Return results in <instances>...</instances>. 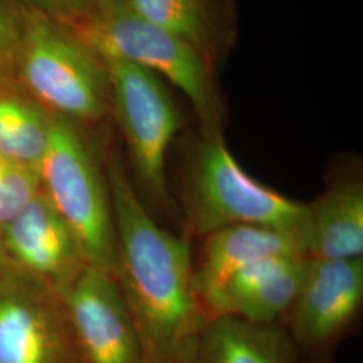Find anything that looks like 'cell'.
Wrapping results in <instances>:
<instances>
[{
	"label": "cell",
	"mask_w": 363,
	"mask_h": 363,
	"mask_svg": "<svg viewBox=\"0 0 363 363\" xmlns=\"http://www.w3.org/2000/svg\"><path fill=\"white\" fill-rule=\"evenodd\" d=\"M21 16L7 0H0V77L13 76L21 46Z\"/></svg>",
	"instance_id": "obj_19"
},
{
	"label": "cell",
	"mask_w": 363,
	"mask_h": 363,
	"mask_svg": "<svg viewBox=\"0 0 363 363\" xmlns=\"http://www.w3.org/2000/svg\"><path fill=\"white\" fill-rule=\"evenodd\" d=\"M147 21L193 48L214 70L233 43L229 0H130Z\"/></svg>",
	"instance_id": "obj_14"
},
{
	"label": "cell",
	"mask_w": 363,
	"mask_h": 363,
	"mask_svg": "<svg viewBox=\"0 0 363 363\" xmlns=\"http://www.w3.org/2000/svg\"><path fill=\"white\" fill-rule=\"evenodd\" d=\"M40 187L74 234L88 265L116 274L117 233L104 148L89 130L52 115Z\"/></svg>",
	"instance_id": "obj_4"
},
{
	"label": "cell",
	"mask_w": 363,
	"mask_h": 363,
	"mask_svg": "<svg viewBox=\"0 0 363 363\" xmlns=\"http://www.w3.org/2000/svg\"><path fill=\"white\" fill-rule=\"evenodd\" d=\"M0 363H82L62 295L0 273Z\"/></svg>",
	"instance_id": "obj_8"
},
{
	"label": "cell",
	"mask_w": 363,
	"mask_h": 363,
	"mask_svg": "<svg viewBox=\"0 0 363 363\" xmlns=\"http://www.w3.org/2000/svg\"><path fill=\"white\" fill-rule=\"evenodd\" d=\"M362 307L363 257L311 259L298 296L280 322L298 363L334 362Z\"/></svg>",
	"instance_id": "obj_7"
},
{
	"label": "cell",
	"mask_w": 363,
	"mask_h": 363,
	"mask_svg": "<svg viewBox=\"0 0 363 363\" xmlns=\"http://www.w3.org/2000/svg\"><path fill=\"white\" fill-rule=\"evenodd\" d=\"M9 268L7 265V261L4 259V255H3V250H1V245H0V273L3 271H6Z\"/></svg>",
	"instance_id": "obj_20"
},
{
	"label": "cell",
	"mask_w": 363,
	"mask_h": 363,
	"mask_svg": "<svg viewBox=\"0 0 363 363\" xmlns=\"http://www.w3.org/2000/svg\"><path fill=\"white\" fill-rule=\"evenodd\" d=\"M37 169L0 156V230L40 191Z\"/></svg>",
	"instance_id": "obj_17"
},
{
	"label": "cell",
	"mask_w": 363,
	"mask_h": 363,
	"mask_svg": "<svg viewBox=\"0 0 363 363\" xmlns=\"http://www.w3.org/2000/svg\"><path fill=\"white\" fill-rule=\"evenodd\" d=\"M15 7L22 34L13 77L54 116L88 130L101 125L111 117L106 62L70 28Z\"/></svg>",
	"instance_id": "obj_3"
},
{
	"label": "cell",
	"mask_w": 363,
	"mask_h": 363,
	"mask_svg": "<svg viewBox=\"0 0 363 363\" xmlns=\"http://www.w3.org/2000/svg\"><path fill=\"white\" fill-rule=\"evenodd\" d=\"M104 154L116 222L115 279L145 363H191L208 322L195 291L193 240L160 225L116 151L104 148Z\"/></svg>",
	"instance_id": "obj_1"
},
{
	"label": "cell",
	"mask_w": 363,
	"mask_h": 363,
	"mask_svg": "<svg viewBox=\"0 0 363 363\" xmlns=\"http://www.w3.org/2000/svg\"><path fill=\"white\" fill-rule=\"evenodd\" d=\"M109 73L111 117L127 147L135 189L154 217L179 226L167 178L169 148L181 132L182 116L164 81L127 61H105ZM157 220V218H156Z\"/></svg>",
	"instance_id": "obj_6"
},
{
	"label": "cell",
	"mask_w": 363,
	"mask_h": 363,
	"mask_svg": "<svg viewBox=\"0 0 363 363\" xmlns=\"http://www.w3.org/2000/svg\"><path fill=\"white\" fill-rule=\"evenodd\" d=\"M62 298L82 363H145L139 331L113 274L86 265Z\"/></svg>",
	"instance_id": "obj_9"
},
{
	"label": "cell",
	"mask_w": 363,
	"mask_h": 363,
	"mask_svg": "<svg viewBox=\"0 0 363 363\" xmlns=\"http://www.w3.org/2000/svg\"><path fill=\"white\" fill-rule=\"evenodd\" d=\"M52 113L39 105L13 76L0 77V156L38 171Z\"/></svg>",
	"instance_id": "obj_16"
},
{
	"label": "cell",
	"mask_w": 363,
	"mask_h": 363,
	"mask_svg": "<svg viewBox=\"0 0 363 363\" xmlns=\"http://www.w3.org/2000/svg\"><path fill=\"white\" fill-rule=\"evenodd\" d=\"M199 240L194 284L205 313L210 300L225 283L249 265L272 257L307 255L306 245L296 237L255 225L223 228Z\"/></svg>",
	"instance_id": "obj_12"
},
{
	"label": "cell",
	"mask_w": 363,
	"mask_h": 363,
	"mask_svg": "<svg viewBox=\"0 0 363 363\" xmlns=\"http://www.w3.org/2000/svg\"><path fill=\"white\" fill-rule=\"evenodd\" d=\"M308 255L262 259L235 273L217 303L218 316H234L252 323L283 320L298 296L308 271Z\"/></svg>",
	"instance_id": "obj_13"
},
{
	"label": "cell",
	"mask_w": 363,
	"mask_h": 363,
	"mask_svg": "<svg viewBox=\"0 0 363 363\" xmlns=\"http://www.w3.org/2000/svg\"><path fill=\"white\" fill-rule=\"evenodd\" d=\"M18 7L33 10L54 22L78 31L89 23L97 0H7Z\"/></svg>",
	"instance_id": "obj_18"
},
{
	"label": "cell",
	"mask_w": 363,
	"mask_h": 363,
	"mask_svg": "<svg viewBox=\"0 0 363 363\" xmlns=\"http://www.w3.org/2000/svg\"><path fill=\"white\" fill-rule=\"evenodd\" d=\"M0 245L11 269L60 295L88 265L74 234L42 189L0 230Z\"/></svg>",
	"instance_id": "obj_10"
},
{
	"label": "cell",
	"mask_w": 363,
	"mask_h": 363,
	"mask_svg": "<svg viewBox=\"0 0 363 363\" xmlns=\"http://www.w3.org/2000/svg\"><path fill=\"white\" fill-rule=\"evenodd\" d=\"M307 253L311 259L363 257V175L345 160L327 175L325 190L307 203Z\"/></svg>",
	"instance_id": "obj_11"
},
{
	"label": "cell",
	"mask_w": 363,
	"mask_h": 363,
	"mask_svg": "<svg viewBox=\"0 0 363 363\" xmlns=\"http://www.w3.org/2000/svg\"><path fill=\"white\" fill-rule=\"evenodd\" d=\"M179 182L175 203L181 233L189 238L199 240L234 225H255L291 234L307 250V203L252 178L235 160L222 132L199 130Z\"/></svg>",
	"instance_id": "obj_2"
},
{
	"label": "cell",
	"mask_w": 363,
	"mask_h": 363,
	"mask_svg": "<svg viewBox=\"0 0 363 363\" xmlns=\"http://www.w3.org/2000/svg\"><path fill=\"white\" fill-rule=\"evenodd\" d=\"M191 363H298V358L281 325L218 316L205 325Z\"/></svg>",
	"instance_id": "obj_15"
},
{
	"label": "cell",
	"mask_w": 363,
	"mask_h": 363,
	"mask_svg": "<svg viewBox=\"0 0 363 363\" xmlns=\"http://www.w3.org/2000/svg\"><path fill=\"white\" fill-rule=\"evenodd\" d=\"M104 61L142 66L189 100L202 132H222L225 108L216 70L190 48L138 13L130 0H97L89 23L73 31Z\"/></svg>",
	"instance_id": "obj_5"
}]
</instances>
